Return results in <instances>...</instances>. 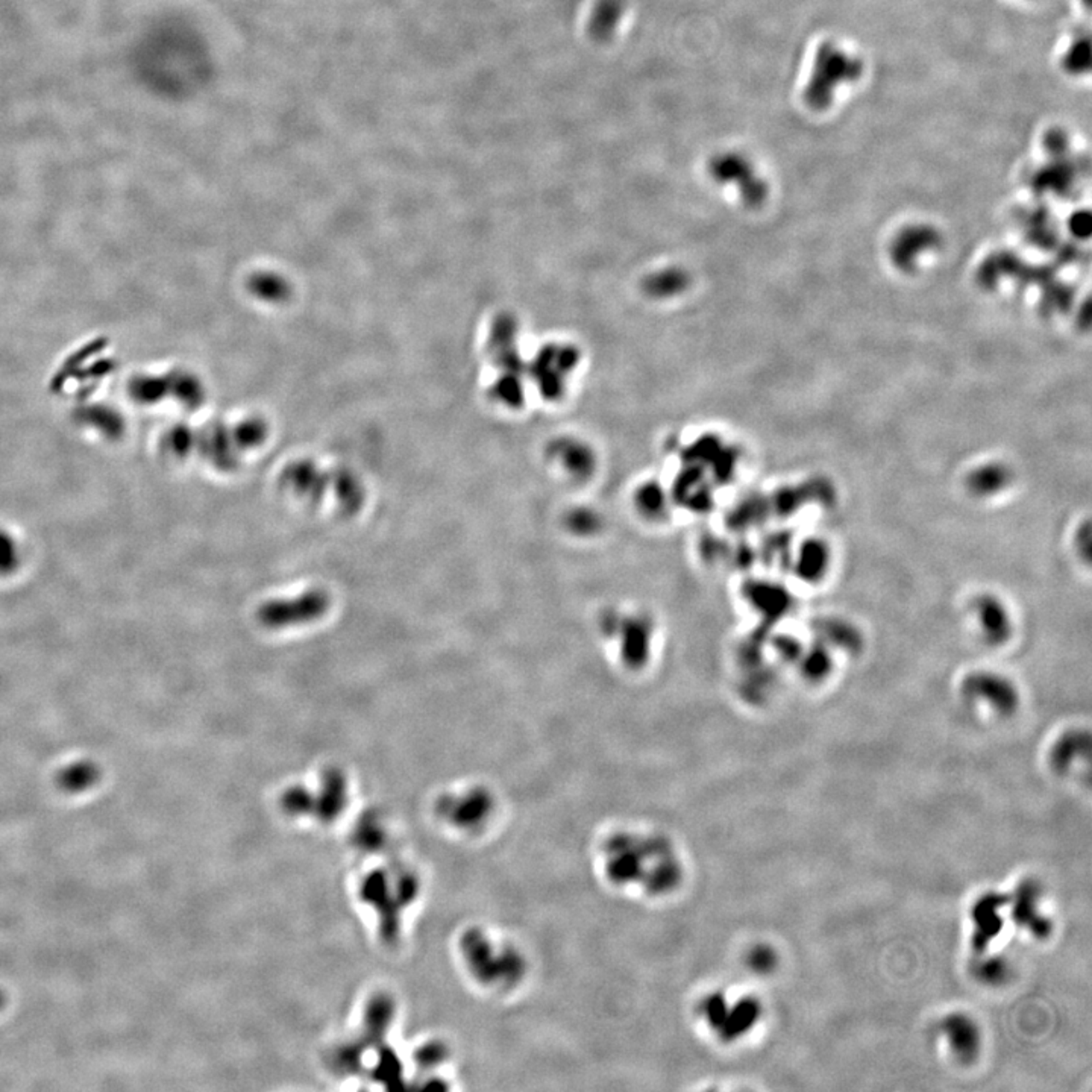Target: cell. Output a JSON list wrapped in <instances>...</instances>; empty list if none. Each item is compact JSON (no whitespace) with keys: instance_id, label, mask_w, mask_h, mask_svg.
I'll list each match as a JSON object with an SVG mask.
<instances>
[{"instance_id":"1","label":"cell","mask_w":1092,"mask_h":1092,"mask_svg":"<svg viewBox=\"0 0 1092 1092\" xmlns=\"http://www.w3.org/2000/svg\"><path fill=\"white\" fill-rule=\"evenodd\" d=\"M599 861L607 882L646 896H669L685 877L679 850L657 833L616 832L603 842Z\"/></svg>"},{"instance_id":"2","label":"cell","mask_w":1092,"mask_h":1092,"mask_svg":"<svg viewBox=\"0 0 1092 1092\" xmlns=\"http://www.w3.org/2000/svg\"><path fill=\"white\" fill-rule=\"evenodd\" d=\"M699 1018L722 1041L742 1038L759 1021L762 1006L754 997L732 1000L724 992H713L698 1004Z\"/></svg>"},{"instance_id":"3","label":"cell","mask_w":1092,"mask_h":1092,"mask_svg":"<svg viewBox=\"0 0 1092 1092\" xmlns=\"http://www.w3.org/2000/svg\"><path fill=\"white\" fill-rule=\"evenodd\" d=\"M470 964L490 984L510 988L525 974V959L521 951L509 943H495L486 935L474 933L470 937Z\"/></svg>"},{"instance_id":"4","label":"cell","mask_w":1092,"mask_h":1092,"mask_svg":"<svg viewBox=\"0 0 1092 1092\" xmlns=\"http://www.w3.org/2000/svg\"><path fill=\"white\" fill-rule=\"evenodd\" d=\"M1039 896L1038 885L1027 880L1018 886L1009 902H1012V916L1015 923L1031 931L1035 937L1044 939L1052 933L1053 926L1050 920L1039 914Z\"/></svg>"},{"instance_id":"5","label":"cell","mask_w":1092,"mask_h":1092,"mask_svg":"<svg viewBox=\"0 0 1092 1092\" xmlns=\"http://www.w3.org/2000/svg\"><path fill=\"white\" fill-rule=\"evenodd\" d=\"M1011 896L1000 894H988L976 902L972 909L974 920V933H972V947L978 953H984L1003 929V918L1000 909L1009 902Z\"/></svg>"},{"instance_id":"6","label":"cell","mask_w":1092,"mask_h":1092,"mask_svg":"<svg viewBox=\"0 0 1092 1092\" xmlns=\"http://www.w3.org/2000/svg\"><path fill=\"white\" fill-rule=\"evenodd\" d=\"M943 1031L949 1039L951 1052L961 1062L970 1064L977 1058L980 1050V1033L972 1019L962 1013H955L945 1018Z\"/></svg>"},{"instance_id":"7","label":"cell","mask_w":1092,"mask_h":1092,"mask_svg":"<svg viewBox=\"0 0 1092 1092\" xmlns=\"http://www.w3.org/2000/svg\"><path fill=\"white\" fill-rule=\"evenodd\" d=\"M974 974L986 984H1001L1009 976V965L1001 957H986L974 968Z\"/></svg>"},{"instance_id":"8","label":"cell","mask_w":1092,"mask_h":1092,"mask_svg":"<svg viewBox=\"0 0 1092 1092\" xmlns=\"http://www.w3.org/2000/svg\"><path fill=\"white\" fill-rule=\"evenodd\" d=\"M20 564V548L9 533L0 529V574H9Z\"/></svg>"},{"instance_id":"9","label":"cell","mask_w":1092,"mask_h":1092,"mask_svg":"<svg viewBox=\"0 0 1092 1092\" xmlns=\"http://www.w3.org/2000/svg\"><path fill=\"white\" fill-rule=\"evenodd\" d=\"M750 962H751V966H753L754 970L765 972V971L773 970L774 965H775V956H774L773 951L769 950V949L760 947V949L751 951Z\"/></svg>"}]
</instances>
